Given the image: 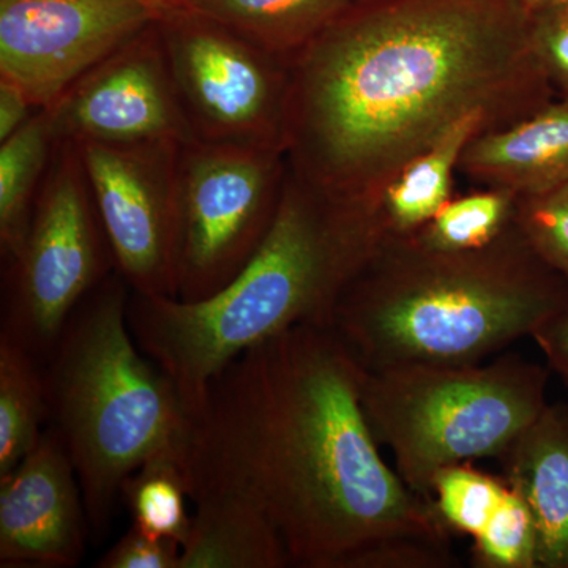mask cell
I'll use <instances>...</instances> for the list:
<instances>
[{"mask_svg": "<svg viewBox=\"0 0 568 568\" xmlns=\"http://www.w3.org/2000/svg\"><path fill=\"white\" fill-rule=\"evenodd\" d=\"M159 29L194 140L284 151L291 59L186 7Z\"/></svg>", "mask_w": 568, "mask_h": 568, "instance_id": "9c48e42d", "label": "cell"}, {"mask_svg": "<svg viewBox=\"0 0 568 568\" xmlns=\"http://www.w3.org/2000/svg\"><path fill=\"white\" fill-rule=\"evenodd\" d=\"M487 130H491L487 115L481 112L466 115L403 166L377 201L387 233H417L455 196L454 175L463 153L478 133Z\"/></svg>", "mask_w": 568, "mask_h": 568, "instance_id": "e0dca14e", "label": "cell"}, {"mask_svg": "<svg viewBox=\"0 0 568 568\" xmlns=\"http://www.w3.org/2000/svg\"><path fill=\"white\" fill-rule=\"evenodd\" d=\"M386 233L376 204L325 192L287 166L274 223L233 282L197 302L132 293L134 342L190 410L245 351L297 325H331L339 295Z\"/></svg>", "mask_w": 568, "mask_h": 568, "instance_id": "3957f363", "label": "cell"}, {"mask_svg": "<svg viewBox=\"0 0 568 568\" xmlns=\"http://www.w3.org/2000/svg\"><path fill=\"white\" fill-rule=\"evenodd\" d=\"M115 268L80 151L55 148L20 256L9 264L2 331L41 362L81 302Z\"/></svg>", "mask_w": 568, "mask_h": 568, "instance_id": "52a82bcc", "label": "cell"}, {"mask_svg": "<svg viewBox=\"0 0 568 568\" xmlns=\"http://www.w3.org/2000/svg\"><path fill=\"white\" fill-rule=\"evenodd\" d=\"M500 463L536 521L538 568H568V403H548Z\"/></svg>", "mask_w": 568, "mask_h": 568, "instance_id": "9a60e30c", "label": "cell"}, {"mask_svg": "<svg viewBox=\"0 0 568 568\" xmlns=\"http://www.w3.org/2000/svg\"><path fill=\"white\" fill-rule=\"evenodd\" d=\"M358 0H185L186 9L293 59Z\"/></svg>", "mask_w": 568, "mask_h": 568, "instance_id": "ac0fdd59", "label": "cell"}, {"mask_svg": "<svg viewBox=\"0 0 568 568\" xmlns=\"http://www.w3.org/2000/svg\"><path fill=\"white\" fill-rule=\"evenodd\" d=\"M287 178L280 149L183 142L178 155V298L219 293L274 223Z\"/></svg>", "mask_w": 568, "mask_h": 568, "instance_id": "ba28073f", "label": "cell"}, {"mask_svg": "<svg viewBox=\"0 0 568 568\" xmlns=\"http://www.w3.org/2000/svg\"><path fill=\"white\" fill-rule=\"evenodd\" d=\"M47 112L58 144L194 140L175 92L159 21L89 70Z\"/></svg>", "mask_w": 568, "mask_h": 568, "instance_id": "7c38bea8", "label": "cell"}, {"mask_svg": "<svg viewBox=\"0 0 568 568\" xmlns=\"http://www.w3.org/2000/svg\"><path fill=\"white\" fill-rule=\"evenodd\" d=\"M458 171L476 186L517 196L568 182V92L521 121L478 133L467 144Z\"/></svg>", "mask_w": 568, "mask_h": 568, "instance_id": "5bb4252c", "label": "cell"}, {"mask_svg": "<svg viewBox=\"0 0 568 568\" xmlns=\"http://www.w3.org/2000/svg\"><path fill=\"white\" fill-rule=\"evenodd\" d=\"M568 302V282L514 222L485 248L436 252L386 233L336 302L332 328L366 372L481 364Z\"/></svg>", "mask_w": 568, "mask_h": 568, "instance_id": "277c9868", "label": "cell"}, {"mask_svg": "<svg viewBox=\"0 0 568 568\" xmlns=\"http://www.w3.org/2000/svg\"><path fill=\"white\" fill-rule=\"evenodd\" d=\"M530 336L547 357L549 369L568 386V302L538 325Z\"/></svg>", "mask_w": 568, "mask_h": 568, "instance_id": "83f0119b", "label": "cell"}, {"mask_svg": "<svg viewBox=\"0 0 568 568\" xmlns=\"http://www.w3.org/2000/svg\"><path fill=\"white\" fill-rule=\"evenodd\" d=\"M58 141L47 110H39L0 144V250L7 264L20 256L33 207Z\"/></svg>", "mask_w": 568, "mask_h": 568, "instance_id": "d6986e66", "label": "cell"}, {"mask_svg": "<svg viewBox=\"0 0 568 568\" xmlns=\"http://www.w3.org/2000/svg\"><path fill=\"white\" fill-rule=\"evenodd\" d=\"M518 196L495 186H477L454 196L414 233L418 244L436 252L462 253L485 248L515 222Z\"/></svg>", "mask_w": 568, "mask_h": 568, "instance_id": "44dd1931", "label": "cell"}, {"mask_svg": "<svg viewBox=\"0 0 568 568\" xmlns=\"http://www.w3.org/2000/svg\"><path fill=\"white\" fill-rule=\"evenodd\" d=\"M43 422H50L44 364L0 335V478L13 473L39 444Z\"/></svg>", "mask_w": 568, "mask_h": 568, "instance_id": "ffe728a7", "label": "cell"}, {"mask_svg": "<svg viewBox=\"0 0 568 568\" xmlns=\"http://www.w3.org/2000/svg\"><path fill=\"white\" fill-rule=\"evenodd\" d=\"M508 491L504 477L478 469L473 462L437 470L432 481V504L448 532L474 538L488 525Z\"/></svg>", "mask_w": 568, "mask_h": 568, "instance_id": "603a6c76", "label": "cell"}, {"mask_svg": "<svg viewBox=\"0 0 568 568\" xmlns=\"http://www.w3.org/2000/svg\"><path fill=\"white\" fill-rule=\"evenodd\" d=\"M529 28L519 0H358L291 59L287 166L377 205L466 115L504 129L558 95Z\"/></svg>", "mask_w": 568, "mask_h": 568, "instance_id": "7a4b0ae2", "label": "cell"}, {"mask_svg": "<svg viewBox=\"0 0 568 568\" xmlns=\"http://www.w3.org/2000/svg\"><path fill=\"white\" fill-rule=\"evenodd\" d=\"M142 2L148 3V6L153 7V9L159 10L160 13L166 14L170 11L185 9L186 3L185 0H142Z\"/></svg>", "mask_w": 568, "mask_h": 568, "instance_id": "f546056e", "label": "cell"}, {"mask_svg": "<svg viewBox=\"0 0 568 568\" xmlns=\"http://www.w3.org/2000/svg\"><path fill=\"white\" fill-rule=\"evenodd\" d=\"M162 17L142 0H0V78L47 110Z\"/></svg>", "mask_w": 568, "mask_h": 568, "instance_id": "8fae6325", "label": "cell"}, {"mask_svg": "<svg viewBox=\"0 0 568 568\" xmlns=\"http://www.w3.org/2000/svg\"><path fill=\"white\" fill-rule=\"evenodd\" d=\"M366 369L327 324L290 328L224 366L190 409L181 458L193 503L253 504L298 568H362L398 538L450 541L381 455Z\"/></svg>", "mask_w": 568, "mask_h": 568, "instance_id": "6da1fadb", "label": "cell"}, {"mask_svg": "<svg viewBox=\"0 0 568 568\" xmlns=\"http://www.w3.org/2000/svg\"><path fill=\"white\" fill-rule=\"evenodd\" d=\"M37 111L21 88L0 78V142L17 133Z\"/></svg>", "mask_w": 568, "mask_h": 568, "instance_id": "f1b7e54d", "label": "cell"}, {"mask_svg": "<svg viewBox=\"0 0 568 568\" xmlns=\"http://www.w3.org/2000/svg\"><path fill=\"white\" fill-rule=\"evenodd\" d=\"M548 376L515 354L491 364L388 366L366 372L362 406L406 487L432 504L437 470L503 458L547 407Z\"/></svg>", "mask_w": 568, "mask_h": 568, "instance_id": "8992f818", "label": "cell"}, {"mask_svg": "<svg viewBox=\"0 0 568 568\" xmlns=\"http://www.w3.org/2000/svg\"><path fill=\"white\" fill-rule=\"evenodd\" d=\"M88 537L77 469L50 425L17 469L0 478V567H77Z\"/></svg>", "mask_w": 568, "mask_h": 568, "instance_id": "4fadbf2b", "label": "cell"}, {"mask_svg": "<svg viewBox=\"0 0 568 568\" xmlns=\"http://www.w3.org/2000/svg\"><path fill=\"white\" fill-rule=\"evenodd\" d=\"M519 2L528 11V14H532L538 10L547 9L549 6H555V3L564 2V0H519Z\"/></svg>", "mask_w": 568, "mask_h": 568, "instance_id": "4dcf8cb0", "label": "cell"}, {"mask_svg": "<svg viewBox=\"0 0 568 568\" xmlns=\"http://www.w3.org/2000/svg\"><path fill=\"white\" fill-rule=\"evenodd\" d=\"M515 223L538 256L568 282V182L518 196Z\"/></svg>", "mask_w": 568, "mask_h": 568, "instance_id": "d4e9b609", "label": "cell"}, {"mask_svg": "<svg viewBox=\"0 0 568 568\" xmlns=\"http://www.w3.org/2000/svg\"><path fill=\"white\" fill-rule=\"evenodd\" d=\"M132 525L156 538L179 541L189 536L192 517L186 510L185 480L174 458H160L140 467L122 488Z\"/></svg>", "mask_w": 568, "mask_h": 568, "instance_id": "7402d4cb", "label": "cell"}, {"mask_svg": "<svg viewBox=\"0 0 568 568\" xmlns=\"http://www.w3.org/2000/svg\"><path fill=\"white\" fill-rule=\"evenodd\" d=\"M132 290L118 271L63 328L44 364L50 424L80 480L91 536L111 528L123 484L160 458L181 465L190 413L171 377L134 342Z\"/></svg>", "mask_w": 568, "mask_h": 568, "instance_id": "5b68a950", "label": "cell"}, {"mask_svg": "<svg viewBox=\"0 0 568 568\" xmlns=\"http://www.w3.org/2000/svg\"><path fill=\"white\" fill-rule=\"evenodd\" d=\"M181 145H77L115 271L134 294L178 298Z\"/></svg>", "mask_w": 568, "mask_h": 568, "instance_id": "30bf717a", "label": "cell"}, {"mask_svg": "<svg viewBox=\"0 0 568 568\" xmlns=\"http://www.w3.org/2000/svg\"><path fill=\"white\" fill-rule=\"evenodd\" d=\"M530 47L556 92H568V0L529 14Z\"/></svg>", "mask_w": 568, "mask_h": 568, "instance_id": "484cf974", "label": "cell"}, {"mask_svg": "<svg viewBox=\"0 0 568 568\" xmlns=\"http://www.w3.org/2000/svg\"><path fill=\"white\" fill-rule=\"evenodd\" d=\"M473 540L474 567L538 568L536 521L528 504L510 485L488 525Z\"/></svg>", "mask_w": 568, "mask_h": 568, "instance_id": "cb8c5ba5", "label": "cell"}, {"mask_svg": "<svg viewBox=\"0 0 568 568\" xmlns=\"http://www.w3.org/2000/svg\"><path fill=\"white\" fill-rule=\"evenodd\" d=\"M179 568H286L290 552L253 504L212 495L196 500Z\"/></svg>", "mask_w": 568, "mask_h": 568, "instance_id": "2e32d148", "label": "cell"}, {"mask_svg": "<svg viewBox=\"0 0 568 568\" xmlns=\"http://www.w3.org/2000/svg\"><path fill=\"white\" fill-rule=\"evenodd\" d=\"M182 545L142 532L136 526L102 556L99 568H179Z\"/></svg>", "mask_w": 568, "mask_h": 568, "instance_id": "4316f807", "label": "cell"}]
</instances>
